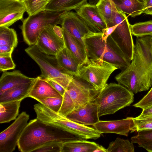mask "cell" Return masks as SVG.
<instances>
[{"instance_id":"1","label":"cell","mask_w":152,"mask_h":152,"mask_svg":"<svg viewBox=\"0 0 152 152\" xmlns=\"http://www.w3.org/2000/svg\"><path fill=\"white\" fill-rule=\"evenodd\" d=\"M115 79L134 94L148 91L152 87V36L137 37L130 64Z\"/></svg>"},{"instance_id":"2","label":"cell","mask_w":152,"mask_h":152,"mask_svg":"<svg viewBox=\"0 0 152 152\" xmlns=\"http://www.w3.org/2000/svg\"><path fill=\"white\" fill-rule=\"evenodd\" d=\"M70 134L43 123L36 118L28 123L19 140L18 146L22 152H34L50 142H64L74 140Z\"/></svg>"},{"instance_id":"3","label":"cell","mask_w":152,"mask_h":152,"mask_svg":"<svg viewBox=\"0 0 152 152\" xmlns=\"http://www.w3.org/2000/svg\"><path fill=\"white\" fill-rule=\"evenodd\" d=\"M102 33L92 32L83 38L86 50L89 58L101 59L123 70L126 68L131 62L111 35L106 41L102 39Z\"/></svg>"},{"instance_id":"4","label":"cell","mask_w":152,"mask_h":152,"mask_svg":"<svg viewBox=\"0 0 152 152\" xmlns=\"http://www.w3.org/2000/svg\"><path fill=\"white\" fill-rule=\"evenodd\" d=\"M37 118L47 124L57 127L81 140L99 138L101 133L95 129L67 118L40 103L34 105Z\"/></svg>"},{"instance_id":"5","label":"cell","mask_w":152,"mask_h":152,"mask_svg":"<svg viewBox=\"0 0 152 152\" xmlns=\"http://www.w3.org/2000/svg\"><path fill=\"white\" fill-rule=\"evenodd\" d=\"M134 94L119 84H107L99 92L95 102L99 117L113 114L130 106L134 102Z\"/></svg>"},{"instance_id":"6","label":"cell","mask_w":152,"mask_h":152,"mask_svg":"<svg viewBox=\"0 0 152 152\" xmlns=\"http://www.w3.org/2000/svg\"><path fill=\"white\" fill-rule=\"evenodd\" d=\"M25 51L39 66L41 77L56 81L66 90L74 76L68 74L61 66L56 56L42 52L35 45L29 46Z\"/></svg>"},{"instance_id":"7","label":"cell","mask_w":152,"mask_h":152,"mask_svg":"<svg viewBox=\"0 0 152 152\" xmlns=\"http://www.w3.org/2000/svg\"><path fill=\"white\" fill-rule=\"evenodd\" d=\"M63 13L45 10L23 19L20 28L25 42L29 46L35 45L45 29L61 24Z\"/></svg>"},{"instance_id":"8","label":"cell","mask_w":152,"mask_h":152,"mask_svg":"<svg viewBox=\"0 0 152 152\" xmlns=\"http://www.w3.org/2000/svg\"><path fill=\"white\" fill-rule=\"evenodd\" d=\"M117 69L114 66L101 59L88 58L80 67L77 76L101 91L107 84L111 74Z\"/></svg>"},{"instance_id":"9","label":"cell","mask_w":152,"mask_h":152,"mask_svg":"<svg viewBox=\"0 0 152 152\" xmlns=\"http://www.w3.org/2000/svg\"><path fill=\"white\" fill-rule=\"evenodd\" d=\"M116 24H117V26L110 35L127 60L131 62L134 45L130 30V24L125 13L118 11L107 27Z\"/></svg>"},{"instance_id":"10","label":"cell","mask_w":152,"mask_h":152,"mask_svg":"<svg viewBox=\"0 0 152 152\" xmlns=\"http://www.w3.org/2000/svg\"><path fill=\"white\" fill-rule=\"evenodd\" d=\"M29 118V115L22 112L10 125L0 133V152H12L15 150Z\"/></svg>"},{"instance_id":"11","label":"cell","mask_w":152,"mask_h":152,"mask_svg":"<svg viewBox=\"0 0 152 152\" xmlns=\"http://www.w3.org/2000/svg\"><path fill=\"white\" fill-rule=\"evenodd\" d=\"M66 91L74 102L76 108L95 102L100 92L88 82L77 76H73Z\"/></svg>"},{"instance_id":"12","label":"cell","mask_w":152,"mask_h":152,"mask_svg":"<svg viewBox=\"0 0 152 152\" xmlns=\"http://www.w3.org/2000/svg\"><path fill=\"white\" fill-rule=\"evenodd\" d=\"M61 25L64 29L74 37L79 45L86 50L83 38L92 32L76 12L72 11L63 12Z\"/></svg>"},{"instance_id":"13","label":"cell","mask_w":152,"mask_h":152,"mask_svg":"<svg viewBox=\"0 0 152 152\" xmlns=\"http://www.w3.org/2000/svg\"><path fill=\"white\" fill-rule=\"evenodd\" d=\"M26 12L25 4L20 0H0V27H9L22 20Z\"/></svg>"},{"instance_id":"14","label":"cell","mask_w":152,"mask_h":152,"mask_svg":"<svg viewBox=\"0 0 152 152\" xmlns=\"http://www.w3.org/2000/svg\"><path fill=\"white\" fill-rule=\"evenodd\" d=\"M53 27H49L43 30L35 45L42 52L56 56L65 46L64 38H60L56 34Z\"/></svg>"},{"instance_id":"15","label":"cell","mask_w":152,"mask_h":152,"mask_svg":"<svg viewBox=\"0 0 152 152\" xmlns=\"http://www.w3.org/2000/svg\"><path fill=\"white\" fill-rule=\"evenodd\" d=\"M76 11L78 16L92 32H102L103 29L107 27L96 5L87 3Z\"/></svg>"},{"instance_id":"16","label":"cell","mask_w":152,"mask_h":152,"mask_svg":"<svg viewBox=\"0 0 152 152\" xmlns=\"http://www.w3.org/2000/svg\"><path fill=\"white\" fill-rule=\"evenodd\" d=\"M133 118L128 117L118 120L99 121L93 126L101 134L112 133L127 136L130 132L136 131Z\"/></svg>"},{"instance_id":"17","label":"cell","mask_w":152,"mask_h":152,"mask_svg":"<svg viewBox=\"0 0 152 152\" xmlns=\"http://www.w3.org/2000/svg\"><path fill=\"white\" fill-rule=\"evenodd\" d=\"M66 117L70 120L85 125L93 126L99 121L98 107L95 102L75 108Z\"/></svg>"},{"instance_id":"18","label":"cell","mask_w":152,"mask_h":152,"mask_svg":"<svg viewBox=\"0 0 152 152\" xmlns=\"http://www.w3.org/2000/svg\"><path fill=\"white\" fill-rule=\"evenodd\" d=\"M36 78L28 77L19 70L4 72L0 79V95L9 89L33 81Z\"/></svg>"},{"instance_id":"19","label":"cell","mask_w":152,"mask_h":152,"mask_svg":"<svg viewBox=\"0 0 152 152\" xmlns=\"http://www.w3.org/2000/svg\"><path fill=\"white\" fill-rule=\"evenodd\" d=\"M63 96L45 80L40 76L36 77L28 97L38 100Z\"/></svg>"},{"instance_id":"20","label":"cell","mask_w":152,"mask_h":152,"mask_svg":"<svg viewBox=\"0 0 152 152\" xmlns=\"http://www.w3.org/2000/svg\"><path fill=\"white\" fill-rule=\"evenodd\" d=\"M18 44L17 34L14 29L0 27V56L12 55Z\"/></svg>"},{"instance_id":"21","label":"cell","mask_w":152,"mask_h":152,"mask_svg":"<svg viewBox=\"0 0 152 152\" xmlns=\"http://www.w3.org/2000/svg\"><path fill=\"white\" fill-rule=\"evenodd\" d=\"M61 66L70 75L77 76L81 67L80 64L65 47L56 56Z\"/></svg>"},{"instance_id":"22","label":"cell","mask_w":152,"mask_h":152,"mask_svg":"<svg viewBox=\"0 0 152 152\" xmlns=\"http://www.w3.org/2000/svg\"><path fill=\"white\" fill-rule=\"evenodd\" d=\"M35 79L33 81L16 86L4 92L0 95V103L22 101L28 97Z\"/></svg>"},{"instance_id":"23","label":"cell","mask_w":152,"mask_h":152,"mask_svg":"<svg viewBox=\"0 0 152 152\" xmlns=\"http://www.w3.org/2000/svg\"><path fill=\"white\" fill-rule=\"evenodd\" d=\"M63 35L65 47L70 51L81 66L86 62L88 58L86 50L79 45L74 37L63 29Z\"/></svg>"},{"instance_id":"24","label":"cell","mask_w":152,"mask_h":152,"mask_svg":"<svg viewBox=\"0 0 152 152\" xmlns=\"http://www.w3.org/2000/svg\"><path fill=\"white\" fill-rule=\"evenodd\" d=\"M88 0H50L45 10L65 12L77 10L88 3Z\"/></svg>"},{"instance_id":"25","label":"cell","mask_w":152,"mask_h":152,"mask_svg":"<svg viewBox=\"0 0 152 152\" xmlns=\"http://www.w3.org/2000/svg\"><path fill=\"white\" fill-rule=\"evenodd\" d=\"M118 12L134 17L143 13V2L138 0H113Z\"/></svg>"},{"instance_id":"26","label":"cell","mask_w":152,"mask_h":152,"mask_svg":"<svg viewBox=\"0 0 152 152\" xmlns=\"http://www.w3.org/2000/svg\"><path fill=\"white\" fill-rule=\"evenodd\" d=\"M99 145L85 140H77L63 142L61 152H93Z\"/></svg>"},{"instance_id":"27","label":"cell","mask_w":152,"mask_h":152,"mask_svg":"<svg viewBox=\"0 0 152 152\" xmlns=\"http://www.w3.org/2000/svg\"><path fill=\"white\" fill-rule=\"evenodd\" d=\"M21 100L0 103V123L15 120L18 115Z\"/></svg>"},{"instance_id":"28","label":"cell","mask_w":152,"mask_h":152,"mask_svg":"<svg viewBox=\"0 0 152 152\" xmlns=\"http://www.w3.org/2000/svg\"><path fill=\"white\" fill-rule=\"evenodd\" d=\"M96 5L107 27L118 12L113 0H99Z\"/></svg>"},{"instance_id":"29","label":"cell","mask_w":152,"mask_h":152,"mask_svg":"<svg viewBox=\"0 0 152 152\" xmlns=\"http://www.w3.org/2000/svg\"><path fill=\"white\" fill-rule=\"evenodd\" d=\"M138 134L131 138V142L137 143L138 146L152 152V129L139 131Z\"/></svg>"},{"instance_id":"30","label":"cell","mask_w":152,"mask_h":152,"mask_svg":"<svg viewBox=\"0 0 152 152\" xmlns=\"http://www.w3.org/2000/svg\"><path fill=\"white\" fill-rule=\"evenodd\" d=\"M107 149V152H134L133 143L128 140L117 137L111 142Z\"/></svg>"},{"instance_id":"31","label":"cell","mask_w":152,"mask_h":152,"mask_svg":"<svg viewBox=\"0 0 152 152\" xmlns=\"http://www.w3.org/2000/svg\"><path fill=\"white\" fill-rule=\"evenodd\" d=\"M132 35L137 37L152 36V20L130 25Z\"/></svg>"},{"instance_id":"32","label":"cell","mask_w":152,"mask_h":152,"mask_svg":"<svg viewBox=\"0 0 152 152\" xmlns=\"http://www.w3.org/2000/svg\"><path fill=\"white\" fill-rule=\"evenodd\" d=\"M50 0H27L23 2L26 12L28 15H31L45 10L46 7Z\"/></svg>"},{"instance_id":"33","label":"cell","mask_w":152,"mask_h":152,"mask_svg":"<svg viewBox=\"0 0 152 152\" xmlns=\"http://www.w3.org/2000/svg\"><path fill=\"white\" fill-rule=\"evenodd\" d=\"M63 99V96L48 98L37 101L53 111L58 113L61 106Z\"/></svg>"},{"instance_id":"34","label":"cell","mask_w":152,"mask_h":152,"mask_svg":"<svg viewBox=\"0 0 152 152\" xmlns=\"http://www.w3.org/2000/svg\"><path fill=\"white\" fill-rule=\"evenodd\" d=\"M63 96L62 104L58 113L66 117L68 114L76 108V106L66 91Z\"/></svg>"},{"instance_id":"35","label":"cell","mask_w":152,"mask_h":152,"mask_svg":"<svg viewBox=\"0 0 152 152\" xmlns=\"http://www.w3.org/2000/svg\"><path fill=\"white\" fill-rule=\"evenodd\" d=\"M133 119L136 131L152 129V115L140 118H133Z\"/></svg>"},{"instance_id":"36","label":"cell","mask_w":152,"mask_h":152,"mask_svg":"<svg viewBox=\"0 0 152 152\" xmlns=\"http://www.w3.org/2000/svg\"><path fill=\"white\" fill-rule=\"evenodd\" d=\"M63 142L53 141L47 143L34 150L38 152H61Z\"/></svg>"},{"instance_id":"37","label":"cell","mask_w":152,"mask_h":152,"mask_svg":"<svg viewBox=\"0 0 152 152\" xmlns=\"http://www.w3.org/2000/svg\"><path fill=\"white\" fill-rule=\"evenodd\" d=\"M15 66L12 55L0 56V70L1 72H4L14 69Z\"/></svg>"},{"instance_id":"38","label":"cell","mask_w":152,"mask_h":152,"mask_svg":"<svg viewBox=\"0 0 152 152\" xmlns=\"http://www.w3.org/2000/svg\"><path fill=\"white\" fill-rule=\"evenodd\" d=\"M152 105V86L148 93L133 106L142 109Z\"/></svg>"},{"instance_id":"39","label":"cell","mask_w":152,"mask_h":152,"mask_svg":"<svg viewBox=\"0 0 152 152\" xmlns=\"http://www.w3.org/2000/svg\"><path fill=\"white\" fill-rule=\"evenodd\" d=\"M44 79L63 96L66 91V89L64 88L59 83L52 80L50 79Z\"/></svg>"},{"instance_id":"40","label":"cell","mask_w":152,"mask_h":152,"mask_svg":"<svg viewBox=\"0 0 152 152\" xmlns=\"http://www.w3.org/2000/svg\"><path fill=\"white\" fill-rule=\"evenodd\" d=\"M117 26V24H116L113 26L107 27L103 29L102 31V39L106 41L107 38L113 32Z\"/></svg>"},{"instance_id":"41","label":"cell","mask_w":152,"mask_h":152,"mask_svg":"<svg viewBox=\"0 0 152 152\" xmlns=\"http://www.w3.org/2000/svg\"><path fill=\"white\" fill-rule=\"evenodd\" d=\"M143 2L144 9L143 13L152 15V0H145Z\"/></svg>"},{"instance_id":"42","label":"cell","mask_w":152,"mask_h":152,"mask_svg":"<svg viewBox=\"0 0 152 152\" xmlns=\"http://www.w3.org/2000/svg\"><path fill=\"white\" fill-rule=\"evenodd\" d=\"M152 115V105L143 109L141 114L139 116L136 117V118H140Z\"/></svg>"},{"instance_id":"43","label":"cell","mask_w":152,"mask_h":152,"mask_svg":"<svg viewBox=\"0 0 152 152\" xmlns=\"http://www.w3.org/2000/svg\"><path fill=\"white\" fill-rule=\"evenodd\" d=\"M53 29L58 36L61 38H63V29L62 27L56 25L53 27Z\"/></svg>"},{"instance_id":"44","label":"cell","mask_w":152,"mask_h":152,"mask_svg":"<svg viewBox=\"0 0 152 152\" xmlns=\"http://www.w3.org/2000/svg\"><path fill=\"white\" fill-rule=\"evenodd\" d=\"M93 152H107V149L102 145H99Z\"/></svg>"},{"instance_id":"45","label":"cell","mask_w":152,"mask_h":152,"mask_svg":"<svg viewBox=\"0 0 152 152\" xmlns=\"http://www.w3.org/2000/svg\"><path fill=\"white\" fill-rule=\"evenodd\" d=\"M99 0H88V3L92 5H96Z\"/></svg>"},{"instance_id":"46","label":"cell","mask_w":152,"mask_h":152,"mask_svg":"<svg viewBox=\"0 0 152 152\" xmlns=\"http://www.w3.org/2000/svg\"><path fill=\"white\" fill-rule=\"evenodd\" d=\"M140 1L143 2L145 0H138Z\"/></svg>"},{"instance_id":"47","label":"cell","mask_w":152,"mask_h":152,"mask_svg":"<svg viewBox=\"0 0 152 152\" xmlns=\"http://www.w3.org/2000/svg\"><path fill=\"white\" fill-rule=\"evenodd\" d=\"M21 0V1H26V0Z\"/></svg>"}]
</instances>
